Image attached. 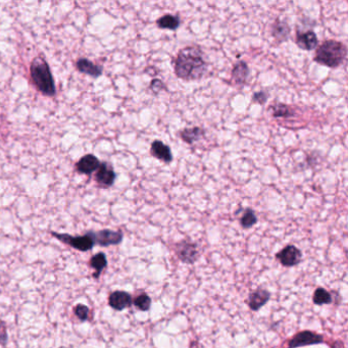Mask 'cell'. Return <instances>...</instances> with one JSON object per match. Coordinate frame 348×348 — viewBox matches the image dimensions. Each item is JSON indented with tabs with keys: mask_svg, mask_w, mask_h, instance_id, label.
<instances>
[{
	"mask_svg": "<svg viewBox=\"0 0 348 348\" xmlns=\"http://www.w3.org/2000/svg\"><path fill=\"white\" fill-rule=\"evenodd\" d=\"M174 69L176 76L181 80L188 82L200 80L207 71V64L201 49L195 45L181 49L176 56Z\"/></svg>",
	"mask_w": 348,
	"mask_h": 348,
	"instance_id": "1",
	"label": "cell"
},
{
	"mask_svg": "<svg viewBox=\"0 0 348 348\" xmlns=\"http://www.w3.org/2000/svg\"><path fill=\"white\" fill-rule=\"evenodd\" d=\"M30 76L37 90L45 96L53 97L56 94V87L50 67L41 56L34 58L30 66Z\"/></svg>",
	"mask_w": 348,
	"mask_h": 348,
	"instance_id": "2",
	"label": "cell"
},
{
	"mask_svg": "<svg viewBox=\"0 0 348 348\" xmlns=\"http://www.w3.org/2000/svg\"><path fill=\"white\" fill-rule=\"evenodd\" d=\"M346 53V46L342 42L327 40L317 47L314 61L328 67L336 68L343 64Z\"/></svg>",
	"mask_w": 348,
	"mask_h": 348,
	"instance_id": "3",
	"label": "cell"
},
{
	"mask_svg": "<svg viewBox=\"0 0 348 348\" xmlns=\"http://www.w3.org/2000/svg\"><path fill=\"white\" fill-rule=\"evenodd\" d=\"M50 234L54 238H56L57 240L63 242L64 244L71 246L72 248H74V249H77L82 252H87L89 250H91L95 245L90 231H88L85 235H80V236H73L66 233H57L54 231H51Z\"/></svg>",
	"mask_w": 348,
	"mask_h": 348,
	"instance_id": "4",
	"label": "cell"
},
{
	"mask_svg": "<svg viewBox=\"0 0 348 348\" xmlns=\"http://www.w3.org/2000/svg\"><path fill=\"white\" fill-rule=\"evenodd\" d=\"M90 233L94 243L101 247L118 245L122 243L124 239V234L122 231H113L109 230V229H103V230L97 232L90 231Z\"/></svg>",
	"mask_w": 348,
	"mask_h": 348,
	"instance_id": "5",
	"label": "cell"
},
{
	"mask_svg": "<svg viewBox=\"0 0 348 348\" xmlns=\"http://www.w3.org/2000/svg\"><path fill=\"white\" fill-rule=\"evenodd\" d=\"M176 253L179 260L187 265H193L199 258V250H198L197 245L185 240L177 243Z\"/></svg>",
	"mask_w": 348,
	"mask_h": 348,
	"instance_id": "6",
	"label": "cell"
},
{
	"mask_svg": "<svg viewBox=\"0 0 348 348\" xmlns=\"http://www.w3.org/2000/svg\"><path fill=\"white\" fill-rule=\"evenodd\" d=\"M276 258L286 267L295 266L301 262L302 252L295 245H287L276 254Z\"/></svg>",
	"mask_w": 348,
	"mask_h": 348,
	"instance_id": "7",
	"label": "cell"
},
{
	"mask_svg": "<svg viewBox=\"0 0 348 348\" xmlns=\"http://www.w3.org/2000/svg\"><path fill=\"white\" fill-rule=\"evenodd\" d=\"M324 341V337L312 331H302L296 334L292 339L288 342V348H298L307 345L320 344Z\"/></svg>",
	"mask_w": 348,
	"mask_h": 348,
	"instance_id": "8",
	"label": "cell"
},
{
	"mask_svg": "<svg viewBox=\"0 0 348 348\" xmlns=\"http://www.w3.org/2000/svg\"><path fill=\"white\" fill-rule=\"evenodd\" d=\"M116 172L111 164L106 162L101 163L98 170L95 172V181L99 186L103 188H108L114 185L116 181Z\"/></svg>",
	"mask_w": 348,
	"mask_h": 348,
	"instance_id": "9",
	"label": "cell"
},
{
	"mask_svg": "<svg viewBox=\"0 0 348 348\" xmlns=\"http://www.w3.org/2000/svg\"><path fill=\"white\" fill-rule=\"evenodd\" d=\"M271 298V293L267 289H265L263 287H258L253 292L248 295V306L251 311L257 312L261 310L263 306H265Z\"/></svg>",
	"mask_w": 348,
	"mask_h": 348,
	"instance_id": "10",
	"label": "cell"
},
{
	"mask_svg": "<svg viewBox=\"0 0 348 348\" xmlns=\"http://www.w3.org/2000/svg\"><path fill=\"white\" fill-rule=\"evenodd\" d=\"M133 303L132 296L130 293L126 291H115L108 297V305L111 306L113 310L121 312L126 310V308L130 307Z\"/></svg>",
	"mask_w": 348,
	"mask_h": 348,
	"instance_id": "11",
	"label": "cell"
},
{
	"mask_svg": "<svg viewBox=\"0 0 348 348\" xmlns=\"http://www.w3.org/2000/svg\"><path fill=\"white\" fill-rule=\"evenodd\" d=\"M100 164V161L94 154L89 153L79 160L76 164V170L78 173L83 175H91L98 170Z\"/></svg>",
	"mask_w": 348,
	"mask_h": 348,
	"instance_id": "12",
	"label": "cell"
},
{
	"mask_svg": "<svg viewBox=\"0 0 348 348\" xmlns=\"http://www.w3.org/2000/svg\"><path fill=\"white\" fill-rule=\"evenodd\" d=\"M296 44L297 46L301 48L302 50L311 51L315 49L317 45V37L315 33L312 30L310 31H298L296 32Z\"/></svg>",
	"mask_w": 348,
	"mask_h": 348,
	"instance_id": "13",
	"label": "cell"
},
{
	"mask_svg": "<svg viewBox=\"0 0 348 348\" xmlns=\"http://www.w3.org/2000/svg\"><path fill=\"white\" fill-rule=\"evenodd\" d=\"M150 153L157 160L166 164H170L173 161V153L170 146H167L161 140H154L151 143Z\"/></svg>",
	"mask_w": 348,
	"mask_h": 348,
	"instance_id": "14",
	"label": "cell"
},
{
	"mask_svg": "<svg viewBox=\"0 0 348 348\" xmlns=\"http://www.w3.org/2000/svg\"><path fill=\"white\" fill-rule=\"evenodd\" d=\"M76 67L80 73L90 76L92 78H99L103 73V67L101 66L95 65L85 57L78 59L76 63Z\"/></svg>",
	"mask_w": 348,
	"mask_h": 348,
	"instance_id": "15",
	"label": "cell"
},
{
	"mask_svg": "<svg viewBox=\"0 0 348 348\" xmlns=\"http://www.w3.org/2000/svg\"><path fill=\"white\" fill-rule=\"evenodd\" d=\"M248 76H249V67L245 62L240 61L234 65L232 68V79L235 84H244L247 81Z\"/></svg>",
	"mask_w": 348,
	"mask_h": 348,
	"instance_id": "16",
	"label": "cell"
},
{
	"mask_svg": "<svg viewBox=\"0 0 348 348\" xmlns=\"http://www.w3.org/2000/svg\"><path fill=\"white\" fill-rule=\"evenodd\" d=\"M204 130L199 127H193V128H186L180 132V136L182 140L187 144H193L197 141H199L201 138L204 137Z\"/></svg>",
	"mask_w": 348,
	"mask_h": 348,
	"instance_id": "17",
	"label": "cell"
},
{
	"mask_svg": "<svg viewBox=\"0 0 348 348\" xmlns=\"http://www.w3.org/2000/svg\"><path fill=\"white\" fill-rule=\"evenodd\" d=\"M290 34V27L285 21L277 19L272 26V35L279 42L286 41Z\"/></svg>",
	"mask_w": 348,
	"mask_h": 348,
	"instance_id": "18",
	"label": "cell"
},
{
	"mask_svg": "<svg viewBox=\"0 0 348 348\" xmlns=\"http://www.w3.org/2000/svg\"><path fill=\"white\" fill-rule=\"evenodd\" d=\"M89 264H90L91 267H93L95 270V273L93 274V278L94 279H98V278L100 277L102 271L107 266V258H106L105 253L98 252V253L94 254L91 257V260H90V262H89Z\"/></svg>",
	"mask_w": 348,
	"mask_h": 348,
	"instance_id": "19",
	"label": "cell"
},
{
	"mask_svg": "<svg viewBox=\"0 0 348 348\" xmlns=\"http://www.w3.org/2000/svg\"><path fill=\"white\" fill-rule=\"evenodd\" d=\"M180 24H181L180 17L173 15H165L156 21V25L158 28L164 30H171V31H175V30H177L179 27H180Z\"/></svg>",
	"mask_w": 348,
	"mask_h": 348,
	"instance_id": "20",
	"label": "cell"
},
{
	"mask_svg": "<svg viewBox=\"0 0 348 348\" xmlns=\"http://www.w3.org/2000/svg\"><path fill=\"white\" fill-rule=\"evenodd\" d=\"M313 301L316 305L330 304L333 301L332 295L329 291H327L325 288H316L313 295Z\"/></svg>",
	"mask_w": 348,
	"mask_h": 348,
	"instance_id": "21",
	"label": "cell"
},
{
	"mask_svg": "<svg viewBox=\"0 0 348 348\" xmlns=\"http://www.w3.org/2000/svg\"><path fill=\"white\" fill-rule=\"evenodd\" d=\"M271 111L275 117H290L293 116L292 109L283 103H275L271 105Z\"/></svg>",
	"mask_w": 348,
	"mask_h": 348,
	"instance_id": "22",
	"label": "cell"
},
{
	"mask_svg": "<svg viewBox=\"0 0 348 348\" xmlns=\"http://www.w3.org/2000/svg\"><path fill=\"white\" fill-rule=\"evenodd\" d=\"M257 223V216L251 208H246L240 217V225L244 229H249Z\"/></svg>",
	"mask_w": 348,
	"mask_h": 348,
	"instance_id": "23",
	"label": "cell"
},
{
	"mask_svg": "<svg viewBox=\"0 0 348 348\" xmlns=\"http://www.w3.org/2000/svg\"><path fill=\"white\" fill-rule=\"evenodd\" d=\"M133 304L135 305L137 310L141 312H147L151 306V298L146 293H142L135 298Z\"/></svg>",
	"mask_w": 348,
	"mask_h": 348,
	"instance_id": "24",
	"label": "cell"
},
{
	"mask_svg": "<svg viewBox=\"0 0 348 348\" xmlns=\"http://www.w3.org/2000/svg\"><path fill=\"white\" fill-rule=\"evenodd\" d=\"M74 313L76 315V316L79 319V321L84 323L86 321H88L89 319V307L85 304L82 303H78L75 307H74Z\"/></svg>",
	"mask_w": 348,
	"mask_h": 348,
	"instance_id": "25",
	"label": "cell"
},
{
	"mask_svg": "<svg viewBox=\"0 0 348 348\" xmlns=\"http://www.w3.org/2000/svg\"><path fill=\"white\" fill-rule=\"evenodd\" d=\"M267 97H268V95H267V93L265 92V91L256 92V93H254V95H253V101L256 102V103H258V104L264 105V104L266 102V100H267Z\"/></svg>",
	"mask_w": 348,
	"mask_h": 348,
	"instance_id": "26",
	"label": "cell"
},
{
	"mask_svg": "<svg viewBox=\"0 0 348 348\" xmlns=\"http://www.w3.org/2000/svg\"><path fill=\"white\" fill-rule=\"evenodd\" d=\"M164 88H165V84L163 83V81L160 80V79H154V80H152L150 83V89L154 94H157Z\"/></svg>",
	"mask_w": 348,
	"mask_h": 348,
	"instance_id": "27",
	"label": "cell"
},
{
	"mask_svg": "<svg viewBox=\"0 0 348 348\" xmlns=\"http://www.w3.org/2000/svg\"><path fill=\"white\" fill-rule=\"evenodd\" d=\"M61 348H65V347H61Z\"/></svg>",
	"mask_w": 348,
	"mask_h": 348,
	"instance_id": "28",
	"label": "cell"
}]
</instances>
